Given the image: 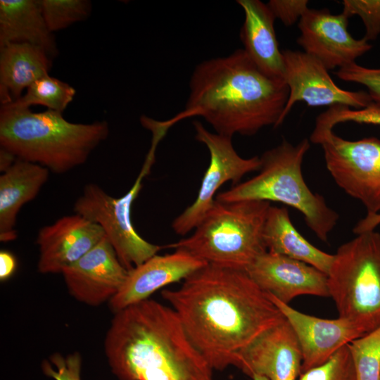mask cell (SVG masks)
Returning <instances> with one entry per match:
<instances>
[{
	"label": "cell",
	"mask_w": 380,
	"mask_h": 380,
	"mask_svg": "<svg viewBox=\"0 0 380 380\" xmlns=\"http://www.w3.org/2000/svg\"><path fill=\"white\" fill-rule=\"evenodd\" d=\"M161 295L213 370L234 366L243 348L285 319L243 270L207 264Z\"/></svg>",
	"instance_id": "cell-1"
},
{
	"label": "cell",
	"mask_w": 380,
	"mask_h": 380,
	"mask_svg": "<svg viewBox=\"0 0 380 380\" xmlns=\"http://www.w3.org/2000/svg\"><path fill=\"white\" fill-rule=\"evenodd\" d=\"M104 351L119 380H214L175 311L154 300L115 312Z\"/></svg>",
	"instance_id": "cell-2"
},
{
	"label": "cell",
	"mask_w": 380,
	"mask_h": 380,
	"mask_svg": "<svg viewBox=\"0 0 380 380\" xmlns=\"http://www.w3.org/2000/svg\"><path fill=\"white\" fill-rule=\"evenodd\" d=\"M283 80L265 75L243 49L196 65L182 119L202 117L217 134L251 136L263 127L281 125L289 97Z\"/></svg>",
	"instance_id": "cell-3"
},
{
	"label": "cell",
	"mask_w": 380,
	"mask_h": 380,
	"mask_svg": "<svg viewBox=\"0 0 380 380\" xmlns=\"http://www.w3.org/2000/svg\"><path fill=\"white\" fill-rule=\"evenodd\" d=\"M108 134L104 120L74 123L61 113H34L13 103L1 105L0 110L1 148L56 174L84 164Z\"/></svg>",
	"instance_id": "cell-4"
},
{
	"label": "cell",
	"mask_w": 380,
	"mask_h": 380,
	"mask_svg": "<svg viewBox=\"0 0 380 380\" xmlns=\"http://www.w3.org/2000/svg\"><path fill=\"white\" fill-rule=\"evenodd\" d=\"M310 148L308 139L293 144L284 139L260 157L259 172L252 178L217 194L215 200L224 202L262 201L281 203L299 211L308 228L322 241L339 220L324 198L312 192L305 182L302 164Z\"/></svg>",
	"instance_id": "cell-5"
},
{
	"label": "cell",
	"mask_w": 380,
	"mask_h": 380,
	"mask_svg": "<svg viewBox=\"0 0 380 380\" xmlns=\"http://www.w3.org/2000/svg\"><path fill=\"white\" fill-rule=\"evenodd\" d=\"M270 205L262 201L215 200L190 236L165 247L184 251L209 265L246 271L267 251L262 234Z\"/></svg>",
	"instance_id": "cell-6"
},
{
	"label": "cell",
	"mask_w": 380,
	"mask_h": 380,
	"mask_svg": "<svg viewBox=\"0 0 380 380\" xmlns=\"http://www.w3.org/2000/svg\"><path fill=\"white\" fill-rule=\"evenodd\" d=\"M339 317L365 335L380 327V233L356 234L341 245L327 274Z\"/></svg>",
	"instance_id": "cell-7"
},
{
	"label": "cell",
	"mask_w": 380,
	"mask_h": 380,
	"mask_svg": "<svg viewBox=\"0 0 380 380\" xmlns=\"http://www.w3.org/2000/svg\"><path fill=\"white\" fill-rule=\"evenodd\" d=\"M156 145L153 142L139 175L123 196L113 197L99 185L89 183L74 204L76 214L102 228L120 262L127 270L144 263L163 248L144 239L136 232L131 219L132 204L154 160Z\"/></svg>",
	"instance_id": "cell-8"
},
{
	"label": "cell",
	"mask_w": 380,
	"mask_h": 380,
	"mask_svg": "<svg viewBox=\"0 0 380 380\" xmlns=\"http://www.w3.org/2000/svg\"><path fill=\"white\" fill-rule=\"evenodd\" d=\"M321 146L326 167L336 184L359 201L367 214L380 213V139H345L333 129L315 127L310 137Z\"/></svg>",
	"instance_id": "cell-9"
},
{
	"label": "cell",
	"mask_w": 380,
	"mask_h": 380,
	"mask_svg": "<svg viewBox=\"0 0 380 380\" xmlns=\"http://www.w3.org/2000/svg\"><path fill=\"white\" fill-rule=\"evenodd\" d=\"M193 125L195 139L208 149L210 163L195 201L172 222V229L179 235L186 234L202 221L213 205L214 196L221 186L229 181L234 185L239 184L243 176L259 171L261 165L258 156H240L233 147L232 138L210 132L198 121Z\"/></svg>",
	"instance_id": "cell-10"
},
{
	"label": "cell",
	"mask_w": 380,
	"mask_h": 380,
	"mask_svg": "<svg viewBox=\"0 0 380 380\" xmlns=\"http://www.w3.org/2000/svg\"><path fill=\"white\" fill-rule=\"evenodd\" d=\"M284 82L289 97L281 117L284 122L296 102L309 106L342 105L361 109L372 103L367 91H351L338 87L324 65L313 56L300 51H282Z\"/></svg>",
	"instance_id": "cell-11"
},
{
	"label": "cell",
	"mask_w": 380,
	"mask_h": 380,
	"mask_svg": "<svg viewBox=\"0 0 380 380\" xmlns=\"http://www.w3.org/2000/svg\"><path fill=\"white\" fill-rule=\"evenodd\" d=\"M349 17L327 8H308L298 21L297 43L328 70L343 68L368 52L372 46L363 37L355 39L348 30Z\"/></svg>",
	"instance_id": "cell-12"
},
{
	"label": "cell",
	"mask_w": 380,
	"mask_h": 380,
	"mask_svg": "<svg viewBox=\"0 0 380 380\" xmlns=\"http://www.w3.org/2000/svg\"><path fill=\"white\" fill-rule=\"evenodd\" d=\"M302 360L298 340L285 318L243 348L236 355L234 366L250 377L296 380L301 373Z\"/></svg>",
	"instance_id": "cell-13"
},
{
	"label": "cell",
	"mask_w": 380,
	"mask_h": 380,
	"mask_svg": "<svg viewBox=\"0 0 380 380\" xmlns=\"http://www.w3.org/2000/svg\"><path fill=\"white\" fill-rule=\"evenodd\" d=\"M70 294L89 306L109 302L124 284L128 270L106 236L62 273Z\"/></svg>",
	"instance_id": "cell-14"
},
{
	"label": "cell",
	"mask_w": 380,
	"mask_h": 380,
	"mask_svg": "<svg viewBox=\"0 0 380 380\" xmlns=\"http://www.w3.org/2000/svg\"><path fill=\"white\" fill-rule=\"evenodd\" d=\"M246 272L262 291L286 304L301 295L329 297L327 274L279 254L266 251Z\"/></svg>",
	"instance_id": "cell-15"
},
{
	"label": "cell",
	"mask_w": 380,
	"mask_h": 380,
	"mask_svg": "<svg viewBox=\"0 0 380 380\" xmlns=\"http://www.w3.org/2000/svg\"><path fill=\"white\" fill-rule=\"evenodd\" d=\"M106 235L97 224L76 214L62 217L38 232L37 270L42 274L62 273L98 243Z\"/></svg>",
	"instance_id": "cell-16"
},
{
	"label": "cell",
	"mask_w": 380,
	"mask_h": 380,
	"mask_svg": "<svg viewBox=\"0 0 380 380\" xmlns=\"http://www.w3.org/2000/svg\"><path fill=\"white\" fill-rule=\"evenodd\" d=\"M293 329L302 352L301 373L327 362L341 347L364 334L350 321L303 313L269 294Z\"/></svg>",
	"instance_id": "cell-17"
},
{
	"label": "cell",
	"mask_w": 380,
	"mask_h": 380,
	"mask_svg": "<svg viewBox=\"0 0 380 380\" xmlns=\"http://www.w3.org/2000/svg\"><path fill=\"white\" fill-rule=\"evenodd\" d=\"M207 265L202 260L182 251L163 255H155L144 263L128 270L127 278L118 293L108 302L112 311L149 299L158 289L184 280Z\"/></svg>",
	"instance_id": "cell-18"
},
{
	"label": "cell",
	"mask_w": 380,
	"mask_h": 380,
	"mask_svg": "<svg viewBox=\"0 0 380 380\" xmlns=\"http://www.w3.org/2000/svg\"><path fill=\"white\" fill-rule=\"evenodd\" d=\"M244 13L240 30L243 50L267 77L284 81L282 51L274 30L276 18L267 4L260 0H238Z\"/></svg>",
	"instance_id": "cell-19"
},
{
	"label": "cell",
	"mask_w": 380,
	"mask_h": 380,
	"mask_svg": "<svg viewBox=\"0 0 380 380\" xmlns=\"http://www.w3.org/2000/svg\"><path fill=\"white\" fill-rule=\"evenodd\" d=\"M49 170L31 162L17 159L0 176V241L17 237L15 223L22 206L33 200L49 179Z\"/></svg>",
	"instance_id": "cell-20"
},
{
	"label": "cell",
	"mask_w": 380,
	"mask_h": 380,
	"mask_svg": "<svg viewBox=\"0 0 380 380\" xmlns=\"http://www.w3.org/2000/svg\"><path fill=\"white\" fill-rule=\"evenodd\" d=\"M51 58L42 48L27 43L0 47V100L1 105L18 99L38 79L49 75Z\"/></svg>",
	"instance_id": "cell-21"
},
{
	"label": "cell",
	"mask_w": 380,
	"mask_h": 380,
	"mask_svg": "<svg viewBox=\"0 0 380 380\" xmlns=\"http://www.w3.org/2000/svg\"><path fill=\"white\" fill-rule=\"evenodd\" d=\"M11 43L37 46L51 58L57 54L53 33L45 22L39 0L0 1V47Z\"/></svg>",
	"instance_id": "cell-22"
},
{
	"label": "cell",
	"mask_w": 380,
	"mask_h": 380,
	"mask_svg": "<svg viewBox=\"0 0 380 380\" xmlns=\"http://www.w3.org/2000/svg\"><path fill=\"white\" fill-rule=\"evenodd\" d=\"M262 236L267 251L303 262L328 274L334 254L319 250L305 239L294 227L286 208L270 205Z\"/></svg>",
	"instance_id": "cell-23"
},
{
	"label": "cell",
	"mask_w": 380,
	"mask_h": 380,
	"mask_svg": "<svg viewBox=\"0 0 380 380\" xmlns=\"http://www.w3.org/2000/svg\"><path fill=\"white\" fill-rule=\"evenodd\" d=\"M75 94L69 84L47 75L34 82L24 95L12 103L24 108L40 105L63 113Z\"/></svg>",
	"instance_id": "cell-24"
},
{
	"label": "cell",
	"mask_w": 380,
	"mask_h": 380,
	"mask_svg": "<svg viewBox=\"0 0 380 380\" xmlns=\"http://www.w3.org/2000/svg\"><path fill=\"white\" fill-rule=\"evenodd\" d=\"M356 380H380V327L348 344Z\"/></svg>",
	"instance_id": "cell-25"
},
{
	"label": "cell",
	"mask_w": 380,
	"mask_h": 380,
	"mask_svg": "<svg viewBox=\"0 0 380 380\" xmlns=\"http://www.w3.org/2000/svg\"><path fill=\"white\" fill-rule=\"evenodd\" d=\"M49 30L53 33L86 19L91 3L86 0H39Z\"/></svg>",
	"instance_id": "cell-26"
},
{
	"label": "cell",
	"mask_w": 380,
	"mask_h": 380,
	"mask_svg": "<svg viewBox=\"0 0 380 380\" xmlns=\"http://www.w3.org/2000/svg\"><path fill=\"white\" fill-rule=\"evenodd\" d=\"M298 380H356L348 344L322 365L300 373Z\"/></svg>",
	"instance_id": "cell-27"
},
{
	"label": "cell",
	"mask_w": 380,
	"mask_h": 380,
	"mask_svg": "<svg viewBox=\"0 0 380 380\" xmlns=\"http://www.w3.org/2000/svg\"><path fill=\"white\" fill-rule=\"evenodd\" d=\"M348 122L380 127V106L373 102L361 109H350L342 105L333 106L317 116L315 126L333 129L338 123Z\"/></svg>",
	"instance_id": "cell-28"
},
{
	"label": "cell",
	"mask_w": 380,
	"mask_h": 380,
	"mask_svg": "<svg viewBox=\"0 0 380 380\" xmlns=\"http://www.w3.org/2000/svg\"><path fill=\"white\" fill-rule=\"evenodd\" d=\"M343 11L349 18L359 16L365 28L363 38L369 42L380 34V0H343Z\"/></svg>",
	"instance_id": "cell-29"
},
{
	"label": "cell",
	"mask_w": 380,
	"mask_h": 380,
	"mask_svg": "<svg viewBox=\"0 0 380 380\" xmlns=\"http://www.w3.org/2000/svg\"><path fill=\"white\" fill-rule=\"evenodd\" d=\"M334 74L343 81L365 86L372 102L380 106V68H369L353 63L338 68Z\"/></svg>",
	"instance_id": "cell-30"
},
{
	"label": "cell",
	"mask_w": 380,
	"mask_h": 380,
	"mask_svg": "<svg viewBox=\"0 0 380 380\" xmlns=\"http://www.w3.org/2000/svg\"><path fill=\"white\" fill-rule=\"evenodd\" d=\"M49 360L42 364V372L48 377L55 380H81L82 357L79 353L66 356L53 353Z\"/></svg>",
	"instance_id": "cell-31"
},
{
	"label": "cell",
	"mask_w": 380,
	"mask_h": 380,
	"mask_svg": "<svg viewBox=\"0 0 380 380\" xmlns=\"http://www.w3.org/2000/svg\"><path fill=\"white\" fill-rule=\"evenodd\" d=\"M308 0H270L267 3L274 17L279 19L285 26H291L309 8Z\"/></svg>",
	"instance_id": "cell-32"
},
{
	"label": "cell",
	"mask_w": 380,
	"mask_h": 380,
	"mask_svg": "<svg viewBox=\"0 0 380 380\" xmlns=\"http://www.w3.org/2000/svg\"><path fill=\"white\" fill-rule=\"evenodd\" d=\"M16 268V260L13 255L6 251L0 252V280L4 281L9 279Z\"/></svg>",
	"instance_id": "cell-33"
},
{
	"label": "cell",
	"mask_w": 380,
	"mask_h": 380,
	"mask_svg": "<svg viewBox=\"0 0 380 380\" xmlns=\"http://www.w3.org/2000/svg\"><path fill=\"white\" fill-rule=\"evenodd\" d=\"M380 224V213L367 214L354 227L353 232L359 234L362 232L374 230Z\"/></svg>",
	"instance_id": "cell-34"
},
{
	"label": "cell",
	"mask_w": 380,
	"mask_h": 380,
	"mask_svg": "<svg viewBox=\"0 0 380 380\" xmlns=\"http://www.w3.org/2000/svg\"><path fill=\"white\" fill-rule=\"evenodd\" d=\"M18 158L10 151L1 148L0 149V170L1 172L11 167Z\"/></svg>",
	"instance_id": "cell-35"
},
{
	"label": "cell",
	"mask_w": 380,
	"mask_h": 380,
	"mask_svg": "<svg viewBox=\"0 0 380 380\" xmlns=\"http://www.w3.org/2000/svg\"><path fill=\"white\" fill-rule=\"evenodd\" d=\"M251 378L253 380H269L268 379L259 375H254Z\"/></svg>",
	"instance_id": "cell-36"
}]
</instances>
